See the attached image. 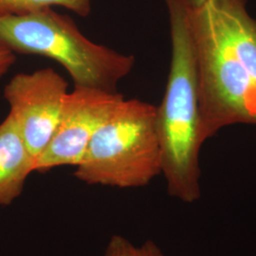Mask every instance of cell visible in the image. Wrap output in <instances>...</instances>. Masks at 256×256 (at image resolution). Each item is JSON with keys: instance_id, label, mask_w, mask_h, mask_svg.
<instances>
[{"instance_id": "obj_1", "label": "cell", "mask_w": 256, "mask_h": 256, "mask_svg": "<svg viewBox=\"0 0 256 256\" xmlns=\"http://www.w3.org/2000/svg\"><path fill=\"white\" fill-rule=\"evenodd\" d=\"M246 4L191 3L203 142L230 126H256V20Z\"/></svg>"}, {"instance_id": "obj_7", "label": "cell", "mask_w": 256, "mask_h": 256, "mask_svg": "<svg viewBox=\"0 0 256 256\" xmlns=\"http://www.w3.org/2000/svg\"><path fill=\"white\" fill-rule=\"evenodd\" d=\"M36 158L28 151L18 128L8 114L0 124V206L18 198L28 176L34 172Z\"/></svg>"}, {"instance_id": "obj_6", "label": "cell", "mask_w": 256, "mask_h": 256, "mask_svg": "<svg viewBox=\"0 0 256 256\" xmlns=\"http://www.w3.org/2000/svg\"><path fill=\"white\" fill-rule=\"evenodd\" d=\"M124 97L108 92L74 86L66 96L54 134L36 160L34 172L59 166H77L96 131L110 119Z\"/></svg>"}, {"instance_id": "obj_11", "label": "cell", "mask_w": 256, "mask_h": 256, "mask_svg": "<svg viewBox=\"0 0 256 256\" xmlns=\"http://www.w3.org/2000/svg\"><path fill=\"white\" fill-rule=\"evenodd\" d=\"M206 0H191V3H192L194 6H200L202 5V3H204Z\"/></svg>"}, {"instance_id": "obj_9", "label": "cell", "mask_w": 256, "mask_h": 256, "mask_svg": "<svg viewBox=\"0 0 256 256\" xmlns=\"http://www.w3.org/2000/svg\"><path fill=\"white\" fill-rule=\"evenodd\" d=\"M104 256H164L162 250L151 240L142 246L133 245L126 238L115 234L108 244Z\"/></svg>"}, {"instance_id": "obj_2", "label": "cell", "mask_w": 256, "mask_h": 256, "mask_svg": "<svg viewBox=\"0 0 256 256\" xmlns=\"http://www.w3.org/2000/svg\"><path fill=\"white\" fill-rule=\"evenodd\" d=\"M171 38L169 74L162 101L156 106L162 174L168 194L185 203L200 196V134L198 74L190 23V0H164Z\"/></svg>"}, {"instance_id": "obj_4", "label": "cell", "mask_w": 256, "mask_h": 256, "mask_svg": "<svg viewBox=\"0 0 256 256\" xmlns=\"http://www.w3.org/2000/svg\"><path fill=\"white\" fill-rule=\"evenodd\" d=\"M160 174L156 106L124 99L92 137L74 176L88 185L140 188Z\"/></svg>"}, {"instance_id": "obj_5", "label": "cell", "mask_w": 256, "mask_h": 256, "mask_svg": "<svg viewBox=\"0 0 256 256\" xmlns=\"http://www.w3.org/2000/svg\"><path fill=\"white\" fill-rule=\"evenodd\" d=\"M68 82L52 68L16 74L3 96L28 151L36 160L54 134Z\"/></svg>"}, {"instance_id": "obj_3", "label": "cell", "mask_w": 256, "mask_h": 256, "mask_svg": "<svg viewBox=\"0 0 256 256\" xmlns=\"http://www.w3.org/2000/svg\"><path fill=\"white\" fill-rule=\"evenodd\" d=\"M0 43L14 54L39 55L61 64L74 86L118 92L136 58L94 43L74 19L54 8L0 18Z\"/></svg>"}, {"instance_id": "obj_8", "label": "cell", "mask_w": 256, "mask_h": 256, "mask_svg": "<svg viewBox=\"0 0 256 256\" xmlns=\"http://www.w3.org/2000/svg\"><path fill=\"white\" fill-rule=\"evenodd\" d=\"M54 7L70 10L86 18L92 12V0H0V18L19 16Z\"/></svg>"}, {"instance_id": "obj_10", "label": "cell", "mask_w": 256, "mask_h": 256, "mask_svg": "<svg viewBox=\"0 0 256 256\" xmlns=\"http://www.w3.org/2000/svg\"><path fill=\"white\" fill-rule=\"evenodd\" d=\"M16 62V54L0 43V80Z\"/></svg>"}]
</instances>
